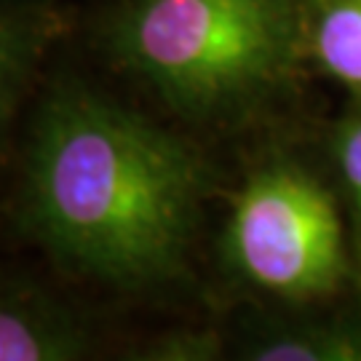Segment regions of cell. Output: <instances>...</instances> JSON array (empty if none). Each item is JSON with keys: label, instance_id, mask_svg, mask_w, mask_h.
I'll return each mask as SVG.
<instances>
[{"label": "cell", "instance_id": "obj_2", "mask_svg": "<svg viewBox=\"0 0 361 361\" xmlns=\"http://www.w3.org/2000/svg\"><path fill=\"white\" fill-rule=\"evenodd\" d=\"M302 27L295 0H129L107 46L174 110L214 118L284 75Z\"/></svg>", "mask_w": 361, "mask_h": 361}, {"label": "cell", "instance_id": "obj_5", "mask_svg": "<svg viewBox=\"0 0 361 361\" xmlns=\"http://www.w3.org/2000/svg\"><path fill=\"white\" fill-rule=\"evenodd\" d=\"M65 30V16L54 6L35 0L0 3V140Z\"/></svg>", "mask_w": 361, "mask_h": 361}, {"label": "cell", "instance_id": "obj_8", "mask_svg": "<svg viewBox=\"0 0 361 361\" xmlns=\"http://www.w3.org/2000/svg\"><path fill=\"white\" fill-rule=\"evenodd\" d=\"M134 356L145 361H212L222 356V340L214 329H174L145 343Z\"/></svg>", "mask_w": 361, "mask_h": 361}, {"label": "cell", "instance_id": "obj_10", "mask_svg": "<svg viewBox=\"0 0 361 361\" xmlns=\"http://www.w3.org/2000/svg\"><path fill=\"white\" fill-rule=\"evenodd\" d=\"M0 3H16V0H0Z\"/></svg>", "mask_w": 361, "mask_h": 361}, {"label": "cell", "instance_id": "obj_3", "mask_svg": "<svg viewBox=\"0 0 361 361\" xmlns=\"http://www.w3.org/2000/svg\"><path fill=\"white\" fill-rule=\"evenodd\" d=\"M222 255L246 284L286 300L329 295L345 273L332 198L289 164H271L244 182L222 233Z\"/></svg>", "mask_w": 361, "mask_h": 361}, {"label": "cell", "instance_id": "obj_1", "mask_svg": "<svg viewBox=\"0 0 361 361\" xmlns=\"http://www.w3.org/2000/svg\"><path fill=\"white\" fill-rule=\"evenodd\" d=\"M207 188L190 145L62 75L27 131L16 225L62 271L145 289L182 273Z\"/></svg>", "mask_w": 361, "mask_h": 361}, {"label": "cell", "instance_id": "obj_7", "mask_svg": "<svg viewBox=\"0 0 361 361\" xmlns=\"http://www.w3.org/2000/svg\"><path fill=\"white\" fill-rule=\"evenodd\" d=\"M255 361H361V326H319L271 337L246 350Z\"/></svg>", "mask_w": 361, "mask_h": 361}, {"label": "cell", "instance_id": "obj_9", "mask_svg": "<svg viewBox=\"0 0 361 361\" xmlns=\"http://www.w3.org/2000/svg\"><path fill=\"white\" fill-rule=\"evenodd\" d=\"M337 164L343 171V180L350 193L353 214H356V228L361 233V116L348 118L335 140Z\"/></svg>", "mask_w": 361, "mask_h": 361}, {"label": "cell", "instance_id": "obj_4", "mask_svg": "<svg viewBox=\"0 0 361 361\" xmlns=\"http://www.w3.org/2000/svg\"><path fill=\"white\" fill-rule=\"evenodd\" d=\"M94 348L91 326L35 281L0 276V361H73Z\"/></svg>", "mask_w": 361, "mask_h": 361}, {"label": "cell", "instance_id": "obj_6", "mask_svg": "<svg viewBox=\"0 0 361 361\" xmlns=\"http://www.w3.org/2000/svg\"><path fill=\"white\" fill-rule=\"evenodd\" d=\"M305 30L319 65L361 97V0H310Z\"/></svg>", "mask_w": 361, "mask_h": 361}]
</instances>
